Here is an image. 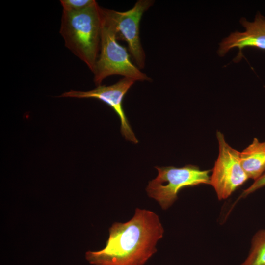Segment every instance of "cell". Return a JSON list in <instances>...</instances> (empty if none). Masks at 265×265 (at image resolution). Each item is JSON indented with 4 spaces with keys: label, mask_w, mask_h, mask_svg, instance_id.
Masks as SVG:
<instances>
[{
    "label": "cell",
    "mask_w": 265,
    "mask_h": 265,
    "mask_svg": "<svg viewBox=\"0 0 265 265\" xmlns=\"http://www.w3.org/2000/svg\"><path fill=\"white\" fill-rule=\"evenodd\" d=\"M164 232L157 214L137 208L129 221L115 222L109 228L103 249L88 251L85 258L94 265H144L157 251Z\"/></svg>",
    "instance_id": "1"
},
{
    "label": "cell",
    "mask_w": 265,
    "mask_h": 265,
    "mask_svg": "<svg viewBox=\"0 0 265 265\" xmlns=\"http://www.w3.org/2000/svg\"><path fill=\"white\" fill-rule=\"evenodd\" d=\"M101 8L97 2L80 12L63 11L60 33L65 46L92 73L100 49Z\"/></svg>",
    "instance_id": "2"
},
{
    "label": "cell",
    "mask_w": 265,
    "mask_h": 265,
    "mask_svg": "<svg viewBox=\"0 0 265 265\" xmlns=\"http://www.w3.org/2000/svg\"><path fill=\"white\" fill-rule=\"evenodd\" d=\"M101 15L100 53L93 73L96 85H101L105 79L114 75L136 81H151L152 79L132 63L127 49L118 42L114 23L105 8H101Z\"/></svg>",
    "instance_id": "3"
},
{
    "label": "cell",
    "mask_w": 265,
    "mask_h": 265,
    "mask_svg": "<svg viewBox=\"0 0 265 265\" xmlns=\"http://www.w3.org/2000/svg\"><path fill=\"white\" fill-rule=\"evenodd\" d=\"M157 177L149 182L146 191L163 210L169 208L177 199L179 191L186 187L210 184V170H202L195 165L182 167L156 166Z\"/></svg>",
    "instance_id": "4"
},
{
    "label": "cell",
    "mask_w": 265,
    "mask_h": 265,
    "mask_svg": "<svg viewBox=\"0 0 265 265\" xmlns=\"http://www.w3.org/2000/svg\"><path fill=\"white\" fill-rule=\"evenodd\" d=\"M216 137L219 152L210 178V184L214 188L218 198L229 197L249 178L243 170L240 152L232 148L225 140L223 133L217 131Z\"/></svg>",
    "instance_id": "5"
},
{
    "label": "cell",
    "mask_w": 265,
    "mask_h": 265,
    "mask_svg": "<svg viewBox=\"0 0 265 265\" xmlns=\"http://www.w3.org/2000/svg\"><path fill=\"white\" fill-rule=\"evenodd\" d=\"M154 3L152 0H139L132 8L124 12L106 9L114 23L117 39L127 43L129 53L140 69L144 68L146 58L140 38V23L144 13Z\"/></svg>",
    "instance_id": "6"
},
{
    "label": "cell",
    "mask_w": 265,
    "mask_h": 265,
    "mask_svg": "<svg viewBox=\"0 0 265 265\" xmlns=\"http://www.w3.org/2000/svg\"><path fill=\"white\" fill-rule=\"evenodd\" d=\"M135 81L132 78L123 77L112 85H100L95 89L87 91L71 90L63 93L59 97L79 99L94 98L104 102L111 107L119 117L121 133L125 140L137 144L138 141L122 106V102L125 95Z\"/></svg>",
    "instance_id": "7"
},
{
    "label": "cell",
    "mask_w": 265,
    "mask_h": 265,
    "mask_svg": "<svg viewBox=\"0 0 265 265\" xmlns=\"http://www.w3.org/2000/svg\"><path fill=\"white\" fill-rule=\"evenodd\" d=\"M240 22L245 27V31L231 33L220 43L218 50V54L223 56L230 50L238 48L239 52L234 59L235 62L239 61L243 57L242 50L246 47H255L265 50V18L258 13L253 22L242 18Z\"/></svg>",
    "instance_id": "8"
},
{
    "label": "cell",
    "mask_w": 265,
    "mask_h": 265,
    "mask_svg": "<svg viewBox=\"0 0 265 265\" xmlns=\"http://www.w3.org/2000/svg\"><path fill=\"white\" fill-rule=\"evenodd\" d=\"M240 163L248 178L254 181L265 172V141L260 142L257 138L240 152Z\"/></svg>",
    "instance_id": "9"
},
{
    "label": "cell",
    "mask_w": 265,
    "mask_h": 265,
    "mask_svg": "<svg viewBox=\"0 0 265 265\" xmlns=\"http://www.w3.org/2000/svg\"><path fill=\"white\" fill-rule=\"evenodd\" d=\"M241 265H265V228L253 236L249 254Z\"/></svg>",
    "instance_id": "10"
},
{
    "label": "cell",
    "mask_w": 265,
    "mask_h": 265,
    "mask_svg": "<svg viewBox=\"0 0 265 265\" xmlns=\"http://www.w3.org/2000/svg\"><path fill=\"white\" fill-rule=\"evenodd\" d=\"M60 2L63 11L78 12L87 8L96 1L95 0H61Z\"/></svg>",
    "instance_id": "11"
},
{
    "label": "cell",
    "mask_w": 265,
    "mask_h": 265,
    "mask_svg": "<svg viewBox=\"0 0 265 265\" xmlns=\"http://www.w3.org/2000/svg\"><path fill=\"white\" fill-rule=\"evenodd\" d=\"M264 186H265V172L259 178L254 181L249 187L243 191L241 197L246 196Z\"/></svg>",
    "instance_id": "12"
}]
</instances>
